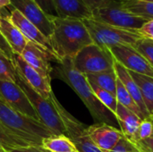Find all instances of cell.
Here are the masks:
<instances>
[{
  "label": "cell",
  "mask_w": 153,
  "mask_h": 152,
  "mask_svg": "<svg viewBox=\"0 0 153 152\" xmlns=\"http://www.w3.org/2000/svg\"><path fill=\"white\" fill-rule=\"evenodd\" d=\"M0 33L4 38L13 52L22 55L28 40L20 30L9 20L8 15H0Z\"/></svg>",
  "instance_id": "ac0fdd59"
},
{
  "label": "cell",
  "mask_w": 153,
  "mask_h": 152,
  "mask_svg": "<svg viewBox=\"0 0 153 152\" xmlns=\"http://www.w3.org/2000/svg\"><path fill=\"white\" fill-rule=\"evenodd\" d=\"M0 124L13 136L30 145L41 147L43 139L54 135L42 122L13 109L2 99H0Z\"/></svg>",
  "instance_id": "3957f363"
},
{
  "label": "cell",
  "mask_w": 153,
  "mask_h": 152,
  "mask_svg": "<svg viewBox=\"0 0 153 152\" xmlns=\"http://www.w3.org/2000/svg\"><path fill=\"white\" fill-rule=\"evenodd\" d=\"M115 60L128 71L153 78V67L132 46L117 45L109 48Z\"/></svg>",
  "instance_id": "30bf717a"
},
{
  "label": "cell",
  "mask_w": 153,
  "mask_h": 152,
  "mask_svg": "<svg viewBox=\"0 0 153 152\" xmlns=\"http://www.w3.org/2000/svg\"><path fill=\"white\" fill-rule=\"evenodd\" d=\"M137 147L142 152H153V138H148L146 140L139 141L135 142Z\"/></svg>",
  "instance_id": "836d02e7"
},
{
  "label": "cell",
  "mask_w": 153,
  "mask_h": 152,
  "mask_svg": "<svg viewBox=\"0 0 153 152\" xmlns=\"http://www.w3.org/2000/svg\"><path fill=\"white\" fill-rule=\"evenodd\" d=\"M150 118H152V119H153V110H152V112L151 113V117Z\"/></svg>",
  "instance_id": "74e56055"
},
{
  "label": "cell",
  "mask_w": 153,
  "mask_h": 152,
  "mask_svg": "<svg viewBox=\"0 0 153 152\" xmlns=\"http://www.w3.org/2000/svg\"><path fill=\"white\" fill-rule=\"evenodd\" d=\"M114 69L117 73V77L122 82V83L124 84V86L126 87V89L127 90V91L129 92L131 97L134 99V100L135 101V103L139 107V108L142 111L145 119L150 118L151 114L146 108V105H145L144 100L143 99L141 90H140L138 85L136 84V82L132 78L129 71L126 68H125L122 65L117 63L116 60H115V64H114Z\"/></svg>",
  "instance_id": "d6986e66"
},
{
  "label": "cell",
  "mask_w": 153,
  "mask_h": 152,
  "mask_svg": "<svg viewBox=\"0 0 153 152\" xmlns=\"http://www.w3.org/2000/svg\"><path fill=\"white\" fill-rule=\"evenodd\" d=\"M18 71L13 59L0 49V80L16 82Z\"/></svg>",
  "instance_id": "d4e9b609"
},
{
  "label": "cell",
  "mask_w": 153,
  "mask_h": 152,
  "mask_svg": "<svg viewBox=\"0 0 153 152\" xmlns=\"http://www.w3.org/2000/svg\"><path fill=\"white\" fill-rule=\"evenodd\" d=\"M13 60L19 73L25 79V81L43 98L49 99L50 93L52 92L50 80L43 77L37 70L30 66L21 55L13 53Z\"/></svg>",
  "instance_id": "5bb4252c"
},
{
  "label": "cell",
  "mask_w": 153,
  "mask_h": 152,
  "mask_svg": "<svg viewBox=\"0 0 153 152\" xmlns=\"http://www.w3.org/2000/svg\"><path fill=\"white\" fill-rule=\"evenodd\" d=\"M11 5L32 22L48 39L53 34L52 18L48 17L34 0H10Z\"/></svg>",
  "instance_id": "8fae6325"
},
{
  "label": "cell",
  "mask_w": 153,
  "mask_h": 152,
  "mask_svg": "<svg viewBox=\"0 0 153 152\" xmlns=\"http://www.w3.org/2000/svg\"><path fill=\"white\" fill-rule=\"evenodd\" d=\"M72 60L74 68L84 75L114 69L115 64L110 50L94 43L83 47Z\"/></svg>",
  "instance_id": "52a82bcc"
},
{
  "label": "cell",
  "mask_w": 153,
  "mask_h": 152,
  "mask_svg": "<svg viewBox=\"0 0 153 152\" xmlns=\"http://www.w3.org/2000/svg\"><path fill=\"white\" fill-rule=\"evenodd\" d=\"M93 43L104 49L117 45H128L134 47L136 42L143 37L138 31L127 30L108 25L95 21L92 18L82 20Z\"/></svg>",
  "instance_id": "277c9868"
},
{
  "label": "cell",
  "mask_w": 153,
  "mask_h": 152,
  "mask_svg": "<svg viewBox=\"0 0 153 152\" xmlns=\"http://www.w3.org/2000/svg\"><path fill=\"white\" fill-rule=\"evenodd\" d=\"M116 117L124 136L134 143L137 142L138 131L143 120L134 112L119 103L117 104Z\"/></svg>",
  "instance_id": "2e32d148"
},
{
  "label": "cell",
  "mask_w": 153,
  "mask_h": 152,
  "mask_svg": "<svg viewBox=\"0 0 153 152\" xmlns=\"http://www.w3.org/2000/svg\"><path fill=\"white\" fill-rule=\"evenodd\" d=\"M21 56L25 60V62H27L30 66L37 70L43 77L50 81L51 73L53 71L50 62H60V60L54 54L30 41H28Z\"/></svg>",
  "instance_id": "7c38bea8"
},
{
  "label": "cell",
  "mask_w": 153,
  "mask_h": 152,
  "mask_svg": "<svg viewBox=\"0 0 153 152\" xmlns=\"http://www.w3.org/2000/svg\"><path fill=\"white\" fill-rule=\"evenodd\" d=\"M146 1H151V2H153V0H146Z\"/></svg>",
  "instance_id": "ab89813d"
},
{
  "label": "cell",
  "mask_w": 153,
  "mask_h": 152,
  "mask_svg": "<svg viewBox=\"0 0 153 152\" xmlns=\"http://www.w3.org/2000/svg\"><path fill=\"white\" fill-rule=\"evenodd\" d=\"M85 77L90 83L95 84L98 87L106 90L114 95L117 94V75L115 69H111L97 73L85 74Z\"/></svg>",
  "instance_id": "ffe728a7"
},
{
  "label": "cell",
  "mask_w": 153,
  "mask_h": 152,
  "mask_svg": "<svg viewBox=\"0 0 153 152\" xmlns=\"http://www.w3.org/2000/svg\"><path fill=\"white\" fill-rule=\"evenodd\" d=\"M8 152H47L40 146H25V147H19L10 150Z\"/></svg>",
  "instance_id": "e575fe53"
},
{
  "label": "cell",
  "mask_w": 153,
  "mask_h": 152,
  "mask_svg": "<svg viewBox=\"0 0 153 152\" xmlns=\"http://www.w3.org/2000/svg\"><path fill=\"white\" fill-rule=\"evenodd\" d=\"M153 67V41L142 38L140 39L134 47Z\"/></svg>",
  "instance_id": "83f0119b"
},
{
  "label": "cell",
  "mask_w": 153,
  "mask_h": 152,
  "mask_svg": "<svg viewBox=\"0 0 153 152\" xmlns=\"http://www.w3.org/2000/svg\"><path fill=\"white\" fill-rule=\"evenodd\" d=\"M45 151H46V150H45ZM47 151V152H51V151Z\"/></svg>",
  "instance_id": "b9f144b4"
},
{
  "label": "cell",
  "mask_w": 153,
  "mask_h": 152,
  "mask_svg": "<svg viewBox=\"0 0 153 152\" xmlns=\"http://www.w3.org/2000/svg\"><path fill=\"white\" fill-rule=\"evenodd\" d=\"M92 19L108 25L132 31H138L148 22L126 10L123 6L121 0H115L105 6L93 10Z\"/></svg>",
  "instance_id": "8992f818"
},
{
  "label": "cell",
  "mask_w": 153,
  "mask_h": 152,
  "mask_svg": "<svg viewBox=\"0 0 153 152\" xmlns=\"http://www.w3.org/2000/svg\"><path fill=\"white\" fill-rule=\"evenodd\" d=\"M50 99L54 103L65 128V135L72 141L79 152H102L91 141L88 133V126L78 121L57 100L54 92L50 93Z\"/></svg>",
  "instance_id": "ba28073f"
},
{
  "label": "cell",
  "mask_w": 153,
  "mask_h": 152,
  "mask_svg": "<svg viewBox=\"0 0 153 152\" xmlns=\"http://www.w3.org/2000/svg\"><path fill=\"white\" fill-rule=\"evenodd\" d=\"M53 34L49 41L56 57L61 61L74 58L83 47L93 44V40L82 20L74 18H52Z\"/></svg>",
  "instance_id": "7a4b0ae2"
},
{
  "label": "cell",
  "mask_w": 153,
  "mask_h": 152,
  "mask_svg": "<svg viewBox=\"0 0 153 152\" xmlns=\"http://www.w3.org/2000/svg\"><path fill=\"white\" fill-rule=\"evenodd\" d=\"M152 119V118H151ZM152 126H153V119H152ZM152 137L153 138V132H152Z\"/></svg>",
  "instance_id": "f35d334b"
},
{
  "label": "cell",
  "mask_w": 153,
  "mask_h": 152,
  "mask_svg": "<svg viewBox=\"0 0 153 152\" xmlns=\"http://www.w3.org/2000/svg\"><path fill=\"white\" fill-rule=\"evenodd\" d=\"M116 96L117 99V102L119 104L123 105L125 108H126L129 110H131L132 112H134L142 120L145 119V117L143 116L139 107L137 106V104L135 103L134 99L131 97V95L129 94V92L127 91V90L126 89V87L124 86V84L122 83V82L119 80L118 77L117 79V94H116Z\"/></svg>",
  "instance_id": "cb8c5ba5"
},
{
  "label": "cell",
  "mask_w": 153,
  "mask_h": 152,
  "mask_svg": "<svg viewBox=\"0 0 153 152\" xmlns=\"http://www.w3.org/2000/svg\"><path fill=\"white\" fill-rule=\"evenodd\" d=\"M90 83V82H89ZM95 96L97 97V99L109 110L112 112V114L116 116L117 115V96L112 94L111 92L106 90H103L100 87H98L97 85L95 84H92V83H90Z\"/></svg>",
  "instance_id": "484cf974"
},
{
  "label": "cell",
  "mask_w": 153,
  "mask_h": 152,
  "mask_svg": "<svg viewBox=\"0 0 153 152\" xmlns=\"http://www.w3.org/2000/svg\"><path fill=\"white\" fill-rule=\"evenodd\" d=\"M10 5H11L10 0H0V9L10 6Z\"/></svg>",
  "instance_id": "8d00e7d4"
},
{
  "label": "cell",
  "mask_w": 153,
  "mask_h": 152,
  "mask_svg": "<svg viewBox=\"0 0 153 152\" xmlns=\"http://www.w3.org/2000/svg\"><path fill=\"white\" fill-rule=\"evenodd\" d=\"M123 6L129 12L147 21L153 20V2L146 0H121Z\"/></svg>",
  "instance_id": "603a6c76"
},
{
  "label": "cell",
  "mask_w": 153,
  "mask_h": 152,
  "mask_svg": "<svg viewBox=\"0 0 153 152\" xmlns=\"http://www.w3.org/2000/svg\"><path fill=\"white\" fill-rule=\"evenodd\" d=\"M153 126L151 118H147L142 121L138 131V142L151 138L152 135Z\"/></svg>",
  "instance_id": "f546056e"
},
{
  "label": "cell",
  "mask_w": 153,
  "mask_h": 152,
  "mask_svg": "<svg viewBox=\"0 0 153 152\" xmlns=\"http://www.w3.org/2000/svg\"><path fill=\"white\" fill-rule=\"evenodd\" d=\"M0 15H1V13H0Z\"/></svg>",
  "instance_id": "7bdbcfd3"
},
{
  "label": "cell",
  "mask_w": 153,
  "mask_h": 152,
  "mask_svg": "<svg viewBox=\"0 0 153 152\" xmlns=\"http://www.w3.org/2000/svg\"><path fill=\"white\" fill-rule=\"evenodd\" d=\"M39 7L43 10V12L50 18L58 17L57 12L54 5L53 0H34Z\"/></svg>",
  "instance_id": "4dcf8cb0"
},
{
  "label": "cell",
  "mask_w": 153,
  "mask_h": 152,
  "mask_svg": "<svg viewBox=\"0 0 153 152\" xmlns=\"http://www.w3.org/2000/svg\"><path fill=\"white\" fill-rule=\"evenodd\" d=\"M16 83L27 95L35 111L37 112L39 120L51 131V133L54 135H65V125L50 97L49 99L43 98L25 81L19 72Z\"/></svg>",
  "instance_id": "5b68a950"
},
{
  "label": "cell",
  "mask_w": 153,
  "mask_h": 152,
  "mask_svg": "<svg viewBox=\"0 0 153 152\" xmlns=\"http://www.w3.org/2000/svg\"><path fill=\"white\" fill-rule=\"evenodd\" d=\"M25 146L30 145L19 138L13 136L0 124V152H8L12 149Z\"/></svg>",
  "instance_id": "4316f807"
},
{
  "label": "cell",
  "mask_w": 153,
  "mask_h": 152,
  "mask_svg": "<svg viewBox=\"0 0 153 152\" xmlns=\"http://www.w3.org/2000/svg\"><path fill=\"white\" fill-rule=\"evenodd\" d=\"M52 73L79 96L96 123L107 124L116 128L119 125L117 117L97 99L85 75L74 68L72 58L61 60Z\"/></svg>",
  "instance_id": "6da1fadb"
},
{
  "label": "cell",
  "mask_w": 153,
  "mask_h": 152,
  "mask_svg": "<svg viewBox=\"0 0 153 152\" xmlns=\"http://www.w3.org/2000/svg\"><path fill=\"white\" fill-rule=\"evenodd\" d=\"M109 152H142L137 145L129 141L125 136L119 141L117 146Z\"/></svg>",
  "instance_id": "f1b7e54d"
},
{
  "label": "cell",
  "mask_w": 153,
  "mask_h": 152,
  "mask_svg": "<svg viewBox=\"0 0 153 152\" xmlns=\"http://www.w3.org/2000/svg\"><path fill=\"white\" fill-rule=\"evenodd\" d=\"M88 133L93 143L102 152L111 151L124 137L120 130L103 123H95L88 126Z\"/></svg>",
  "instance_id": "4fadbf2b"
},
{
  "label": "cell",
  "mask_w": 153,
  "mask_h": 152,
  "mask_svg": "<svg viewBox=\"0 0 153 152\" xmlns=\"http://www.w3.org/2000/svg\"><path fill=\"white\" fill-rule=\"evenodd\" d=\"M60 18H74L79 20L92 18V11L82 0H53Z\"/></svg>",
  "instance_id": "e0dca14e"
},
{
  "label": "cell",
  "mask_w": 153,
  "mask_h": 152,
  "mask_svg": "<svg viewBox=\"0 0 153 152\" xmlns=\"http://www.w3.org/2000/svg\"><path fill=\"white\" fill-rule=\"evenodd\" d=\"M129 73L138 85L146 108L151 114L153 110V78L131 71Z\"/></svg>",
  "instance_id": "44dd1931"
},
{
  "label": "cell",
  "mask_w": 153,
  "mask_h": 152,
  "mask_svg": "<svg viewBox=\"0 0 153 152\" xmlns=\"http://www.w3.org/2000/svg\"><path fill=\"white\" fill-rule=\"evenodd\" d=\"M82 1L91 11H93L97 8L105 6V5L112 3L115 0H82Z\"/></svg>",
  "instance_id": "d6a6232c"
},
{
  "label": "cell",
  "mask_w": 153,
  "mask_h": 152,
  "mask_svg": "<svg viewBox=\"0 0 153 152\" xmlns=\"http://www.w3.org/2000/svg\"><path fill=\"white\" fill-rule=\"evenodd\" d=\"M8 18L20 30V31L22 33V35L26 38L28 41L33 42L55 55L49 39L47 37H45L42 34V32L32 22L26 19L18 10L14 9L13 6L10 14H8Z\"/></svg>",
  "instance_id": "9a60e30c"
},
{
  "label": "cell",
  "mask_w": 153,
  "mask_h": 152,
  "mask_svg": "<svg viewBox=\"0 0 153 152\" xmlns=\"http://www.w3.org/2000/svg\"><path fill=\"white\" fill-rule=\"evenodd\" d=\"M41 147L51 152H70L77 151L72 141L65 134L53 135L42 141Z\"/></svg>",
  "instance_id": "7402d4cb"
},
{
  "label": "cell",
  "mask_w": 153,
  "mask_h": 152,
  "mask_svg": "<svg viewBox=\"0 0 153 152\" xmlns=\"http://www.w3.org/2000/svg\"><path fill=\"white\" fill-rule=\"evenodd\" d=\"M0 49L3 52H4L8 57H10L11 59H13V52L12 48L10 47V46L8 45V43L6 42V40L4 39V38L2 36L1 33H0Z\"/></svg>",
  "instance_id": "d590c367"
},
{
  "label": "cell",
  "mask_w": 153,
  "mask_h": 152,
  "mask_svg": "<svg viewBox=\"0 0 153 152\" xmlns=\"http://www.w3.org/2000/svg\"><path fill=\"white\" fill-rule=\"evenodd\" d=\"M139 34L145 39H149L153 41V20L148 21L138 30Z\"/></svg>",
  "instance_id": "1f68e13d"
},
{
  "label": "cell",
  "mask_w": 153,
  "mask_h": 152,
  "mask_svg": "<svg viewBox=\"0 0 153 152\" xmlns=\"http://www.w3.org/2000/svg\"><path fill=\"white\" fill-rule=\"evenodd\" d=\"M0 99L13 109L30 118L40 121L27 95L16 82L0 80Z\"/></svg>",
  "instance_id": "9c48e42d"
},
{
  "label": "cell",
  "mask_w": 153,
  "mask_h": 152,
  "mask_svg": "<svg viewBox=\"0 0 153 152\" xmlns=\"http://www.w3.org/2000/svg\"><path fill=\"white\" fill-rule=\"evenodd\" d=\"M70 152H79V151H70Z\"/></svg>",
  "instance_id": "60d3db41"
}]
</instances>
